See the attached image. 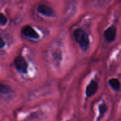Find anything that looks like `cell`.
I'll return each instance as SVG.
<instances>
[{"label":"cell","instance_id":"3","mask_svg":"<svg viewBox=\"0 0 121 121\" xmlns=\"http://www.w3.org/2000/svg\"><path fill=\"white\" fill-rule=\"evenodd\" d=\"M117 35V28L115 26H112L109 27L104 32V36L105 40L108 43H112L115 40Z\"/></svg>","mask_w":121,"mask_h":121},{"label":"cell","instance_id":"1","mask_svg":"<svg viewBox=\"0 0 121 121\" xmlns=\"http://www.w3.org/2000/svg\"><path fill=\"white\" fill-rule=\"evenodd\" d=\"M73 35L76 41L83 50H86L89 48L90 44L89 37L82 29H76L73 32Z\"/></svg>","mask_w":121,"mask_h":121},{"label":"cell","instance_id":"4","mask_svg":"<svg viewBox=\"0 0 121 121\" xmlns=\"http://www.w3.org/2000/svg\"><path fill=\"white\" fill-rule=\"evenodd\" d=\"M21 33L24 36L31 39H39V35L35 31V30L30 26H24L21 30Z\"/></svg>","mask_w":121,"mask_h":121},{"label":"cell","instance_id":"10","mask_svg":"<svg viewBox=\"0 0 121 121\" xmlns=\"http://www.w3.org/2000/svg\"><path fill=\"white\" fill-rule=\"evenodd\" d=\"M7 22V18L2 13H0V24L4 25L6 24V23Z\"/></svg>","mask_w":121,"mask_h":121},{"label":"cell","instance_id":"11","mask_svg":"<svg viewBox=\"0 0 121 121\" xmlns=\"http://www.w3.org/2000/svg\"><path fill=\"white\" fill-rule=\"evenodd\" d=\"M5 46V41L3 39L0 37V48H2Z\"/></svg>","mask_w":121,"mask_h":121},{"label":"cell","instance_id":"5","mask_svg":"<svg viewBox=\"0 0 121 121\" xmlns=\"http://www.w3.org/2000/svg\"><path fill=\"white\" fill-rule=\"evenodd\" d=\"M37 11L39 13H41L43 15H44L47 17L54 16V11L52 8L46 5H40L38 7Z\"/></svg>","mask_w":121,"mask_h":121},{"label":"cell","instance_id":"6","mask_svg":"<svg viewBox=\"0 0 121 121\" xmlns=\"http://www.w3.org/2000/svg\"><path fill=\"white\" fill-rule=\"evenodd\" d=\"M98 83L94 80H92L91 82L87 86L86 88V95L88 97H91L93 95H94L95 93L98 91Z\"/></svg>","mask_w":121,"mask_h":121},{"label":"cell","instance_id":"7","mask_svg":"<svg viewBox=\"0 0 121 121\" xmlns=\"http://www.w3.org/2000/svg\"><path fill=\"white\" fill-rule=\"evenodd\" d=\"M110 86L115 91H119L121 89V82L118 79L113 78L110 79L109 81Z\"/></svg>","mask_w":121,"mask_h":121},{"label":"cell","instance_id":"2","mask_svg":"<svg viewBox=\"0 0 121 121\" xmlns=\"http://www.w3.org/2000/svg\"><path fill=\"white\" fill-rule=\"evenodd\" d=\"M14 65L16 69L19 72L22 73H27L28 64L23 57L19 56L17 57L14 60Z\"/></svg>","mask_w":121,"mask_h":121},{"label":"cell","instance_id":"8","mask_svg":"<svg viewBox=\"0 0 121 121\" xmlns=\"http://www.w3.org/2000/svg\"><path fill=\"white\" fill-rule=\"evenodd\" d=\"M99 113H100V117L99 118H101L104 115L105 113H106V111H107V106L105 104H103L102 105H100L99 107Z\"/></svg>","mask_w":121,"mask_h":121},{"label":"cell","instance_id":"12","mask_svg":"<svg viewBox=\"0 0 121 121\" xmlns=\"http://www.w3.org/2000/svg\"></svg>","mask_w":121,"mask_h":121},{"label":"cell","instance_id":"9","mask_svg":"<svg viewBox=\"0 0 121 121\" xmlns=\"http://www.w3.org/2000/svg\"><path fill=\"white\" fill-rule=\"evenodd\" d=\"M10 91V88L7 85L0 84V93H7Z\"/></svg>","mask_w":121,"mask_h":121}]
</instances>
